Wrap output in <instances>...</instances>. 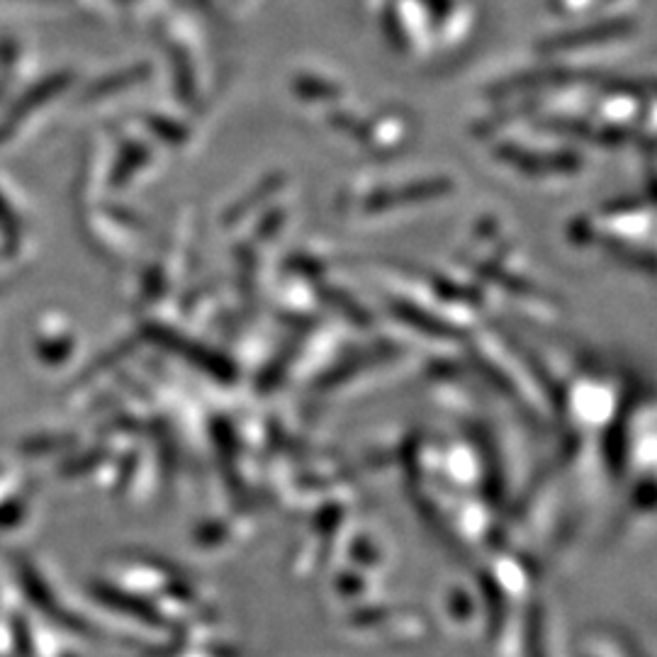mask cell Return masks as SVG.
Wrapping results in <instances>:
<instances>
[{
  "label": "cell",
  "instance_id": "6da1fadb",
  "mask_svg": "<svg viewBox=\"0 0 657 657\" xmlns=\"http://www.w3.org/2000/svg\"><path fill=\"white\" fill-rule=\"evenodd\" d=\"M631 30L628 22H611V25H602V27H592V30L577 32V35H567L560 37L558 42H553L550 47L558 49H570V47H584V44H594V42H604V39L623 35V32Z\"/></svg>",
  "mask_w": 657,
  "mask_h": 657
}]
</instances>
